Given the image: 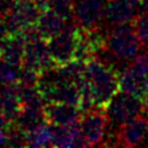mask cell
<instances>
[{"label": "cell", "mask_w": 148, "mask_h": 148, "mask_svg": "<svg viewBox=\"0 0 148 148\" xmlns=\"http://www.w3.org/2000/svg\"><path fill=\"white\" fill-rule=\"evenodd\" d=\"M0 46H1V49H3V59L22 66L26 41L21 34L12 35L8 41H5Z\"/></svg>", "instance_id": "obj_16"}, {"label": "cell", "mask_w": 148, "mask_h": 148, "mask_svg": "<svg viewBox=\"0 0 148 148\" xmlns=\"http://www.w3.org/2000/svg\"><path fill=\"white\" fill-rule=\"evenodd\" d=\"M142 112V100L123 91H119L106 109L109 122L115 128H119L130 120L140 116Z\"/></svg>", "instance_id": "obj_4"}, {"label": "cell", "mask_w": 148, "mask_h": 148, "mask_svg": "<svg viewBox=\"0 0 148 148\" xmlns=\"http://www.w3.org/2000/svg\"><path fill=\"white\" fill-rule=\"evenodd\" d=\"M20 100H21L22 108H29V109H43V106L46 104L40 90L37 89V86L21 85Z\"/></svg>", "instance_id": "obj_19"}, {"label": "cell", "mask_w": 148, "mask_h": 148, "mask_svg": "<svg viewBox=\"0 0 148 148\" xmlns=\"http://www.w3.org/2000/svg\"><path fill=\"white\" fill-rule=\"evenodd\" d=\"M74 0H49L48 9L61 15L66 20H73Z\"/></svg>", "instance_id": "obj_22"}, {"label": "cell", "mask_w": 148, "mask_h": 148, "mask_svg": "<svg viewBox=\"0 0 148 148\" xmlns=\"http://www.w3.org/2000/svg\"><path fill=\"white\" fill-rule=\"evenodd\" d=\"M141 46L142 43L131 22L112 26L108 32V49L117 59L127 61L135 58Z\"/></svg>", "instance_id": "obj_2"}, {"label": "cell", "mask_w": 148, "mask_h": 148, "mask_svg": "<svg viewBox=\"0 0 148 148\" xmlns=\"http://www.w3.org/2000/svg\"><path fill=\"white\" fill-rule=\"evenodd\" d=\"M109 123L106 110L91 109L83 111L79 120V128L89 147L106 146V131L109 128Z\"/></svg>", "instance_id": "obj_5"}, {"label": "cell", "mask_w": 148, "mask_h": 148, "mask_svg": "<svg viewBox=\"0 0 148 148\" xmlns=\"http://www.w3.org/2000/svg\"><path fill=\"white\" fill-rule=\"evenodd\" d=\"M40 77H41V73L38 71H36V69L31 68L29 66H22L18 83L22 86H37Z\"/></svg>", "instance_id": "obj_23"}, {"label": "cell", "mask_w": 148, "mask_h": 148, "mask_svg": "<svg viewBox=\"0 0 148 148\" xmlns=\"http://www.w3.org/2000/svg\"><path fill=\"white\" fill-rule=\"evenodd\" d=\"M67 20L61 15L56 14L51 9H45L41 11V15L37 21V27L42 35L43 40L48 41L63 30Z\"/></svg>", "instance_id": "obj_14"}, {"label": "cell", "mask_w": 148, "mask_h": 148, "mask_svg": "<svg viewBox=\"0 0 148 148\" xmlns=\"http://www.w3.org/2000/svg\"><path fill=\"white\" fill-rule=\"evenodd\" d=\"M8 145V136L5 132L0 131V147L1 146H6Z\"/></svg>", "instance_id": "obj_26"}, {"label": "cell", "mask_w": 148, "mask_h": 148, "mask_svg": "<svg viewBox=\"0 0 148 148\" xmlns=\"http://www.w3.org/2000/svg\"><path fill=\"white\" fill-rule=\"evenodd\" d=\"M85 77L94 95L95 109L106 110L114 96L120 91V73L100 58L92 57L85 62Z\"/></svg>", "instance_id": "obj_1"}, {"label": "cell", "mask_w": 148, "mask_h": 148, "mask_svg": "<svg viewBox=\"0 0 148 148\" xmlns=\"http://www.w3.org/2000/svg\"><path fill=\"white\" fill-rule=\"evenodd\" d=\"M105 17V4L103 0H74L73 20L84 30L100 27Z\"/></svg>", "instance_id": "obj_7"}, {"label": "cell", "mask_w": 148, "mask_h": 148, "mask_svg": "<svg viewBox=\"0 0 148 148\" xmlns=\"http://www.w3.org/2000/svg\"><path fill=\"white\" fill-rule=\"evenodd\" d=\"M142 105H143V112L148 115V90L142 98Z\"/></svg>", "instance_id": "obj_25"}, {"label": "cell", "mask_w": 148, "mask_h": 148, "mask_svg": "<svg viewBox=\"0 0 148 148\" xmlns=\"http://www.w3.org/2000/svg\"><path fill=\"white\" fill-rule=\"evenodd\" d=\"M26 147H51L49 123L41 126L34 131L25 132Z\"/></svg>", "instance_id": "obj_18"}, {"label": "cell", "mask_w": 148, "mask_h": 148, "mask_svg": "<svg viewBox=\"0 0 148 148\" xmlns=\"http://www.w3.org/2000/svg\"><path fill=\"white\" fill-rule=\"evenodd\" d=\"M77 125H73V126H61V125L49 123L51 147H64V148L73 147L74 128H75Z\"/></svg>", "instance_id": "obj_17"}, {"label": "cell", "mask_w": 148, "mask_h": 148, "mask_svg": "<svg viewBox=\"0 0 148 148\" xmlns=\"http://www.w3.org/2000/svg\"><path fill=\"white\" fill-rule=\"evenodd\" d=\"M140 5L145 9H148V0H140Z\"/></svg>", "instance_id": "obj_28"}, {"label": "cell", "mask_w": 148, "mask_h": 148, "mask_svg": "<svg viewBox=\"0 0 148 148\" xmlns=\"http://www.w3.org/2000/svg\"><path fill=\"white\" fill-rule=\"evenodd\" d=\"M12 31L9 26V22L6 17L0 16V45H3L5 41H8L12 36Z\"/></svg>", "instance_id": "obj_24"}, {"label": "cell", "mask_w": 148, "mask_h": 148, "mask_svg": "<svg viewBox=\"0 0 148 148\" xmlns=\"http://www.w3.org/2000/svg\"><path fill=\"white\" fill-rule=\"evenodd\" d=\"M119 83L120 91L131 94L141 100L148 90V78L136 73L130 67L125 69L122 73H120Z\"/></svg>", "instance_id": "obj_12"}, {"label": "cell", "mask_w": 148, "mask_h": 148, "mask_svg": "<svg viewBox=\"0 0 148 148\" xmlns=\"http://www.w3.org/2000/svg\"><path fill=\"white\" fill-rule=\"evenodd\" d=\"M131 24L142 46H148V9L138 12L133 17Z\"/></svg>", "instance_id": "obj_21"}, {"label": "cell", "mask_w": 148, "mask_h": 148, "mask_svg": "<svg viewBox=\"0 0 148 148\" xmlns=\"http://www.w3.org/2000/svg\"><path fill=\"white\" fill-rule=\"evenodd\" d=\"M135 17V8L122 0H108L105 4V18L110 26L131 22Z\"/></svg>", "instance_id": "obj_13"}, {"label": "cell", "mask_w": 148, "mask_h": 148, "mask_svg": "<svg viewBox=\"0 0 148 148\" xmlns=\"http://www.w3.org/2000/svg\"><path fill=\"white\" fill-rule=\"evenodd\" d=\"M43 112L48 123L73 126L79 122L82 117L80 108L66 103H47L43 106Z\"/></svg>", "instance_id": "obj_10"}, {"label": "cell", "mask_w": 148, "mask_h": 148, "mask_svg": "<svg viewBox=\"0 0 148 148\" xmlns=\"http://www.w3.org/2000/svg\"><path fill=\"white\" fill-rule=\"evenodd\" d=\"M122 1H125L126 4H128V5H131L133 8H137V5L140 4V0H122Z\"/></svg>", "instance_id": "obj_27"}, {"label": "cell", "mask_w": 148, "mask_h": 148, "mask_svg": "<svg viewBox=\"0 0 148 148\" xmlns=\"http://www.w3.org/2000/svg\"><path fill=\"white\" fill-rule=\"evenodd\" d=\"M116 146L137 147L148 145V115L142 112L140 116L121 125L115 132Z\"/></svg>", "instance_id": "obj_6"}, {"label": "cell", "mask_w": 148, "mask_h": 148, "mask_svg": "<svg viewBox=\"0 0 148 148\" xmlns=\"http://www.w3.org/2000/svg\"><path fill=\"white\" fill-rule=\"evenodd\" d=\"M42 9L36 0H16L10 15L6 16L14 35L20 34L26 27L37 25Z\"/></svg>", "instance_id": "obj_8"}, {"label": "cell", "mask_w": 148, "mask_h": 148, "mask_svg": "<svg viewBox=\"0 0 148 148\" xmlns=\"http://www.w3.org/2000/svg\"><path fill=\"white\" fill-rule=\"evenodd\" d=\"M22 66H29L40 73L54 68L56 64L51 57L47 41L40 40L26 43Z\"/></svg>", "instance_id": "obj_9"}, {"label": "cell", "mask_w": 148, "mask_h": 148, "mask_svg": "<svg viewBox=\"0 0 148 148\" xmlns=\"http://www.w3.org/2000/svg\"><path fill=\"white\" fill-rule=\"evenodd\" d=\"M14 123L18 128H21L24 132L34 131L41 126L47 125L48 121L46 119V115L43 112V109H29L22 108L18 112L16 119L14 120Z\"/></svg>", "instance_id": "obj_15"}, {"label": "cell", "mask_w": 148, "mask_h": 148, "mask_svg": "<svg viewBox=\"0 0 148 148\" xmlns=\"http://www.w3.org/2000/svg\"><path fill=\"white\" fill-rule=\"evenodd\" d=\"M21 68H22L21 64L11 63L1 58L0 59V83L6 85L18 82Z\"/></svg>", "instance_id": "obj_20"}, {"label": "cell", "mask_w": 148, "mask_h": 148, "mask_svg": "<svg viewBox=\"0 0 148 148\" xmlns=\"http://www.w3.org/2000/svg\"><path fill=\"white\" fill-rule=\"evenodd\" d=\"M20 83L6 84L0 90V112L14 121L22 109L20 100Z\"/></svg>", "instance_id": "obj_11"}, {"label": "cell", "mask_w": 148, "mask_h": 148, "mask_svg": "<svg viewBox=\"0 0 148 148\" xmlns=\"http://www.w3.org/2000/svg\"><path fill=\"white\" fill-rule=\"evenodd\" d=\"M3 58V49H1V46H0V59Z\"/></svg>", "instance_id": "obj_29"}, {"label": "cell", "mask_w": 148, "mask_h": 148, "mask_svg": "<svg viewBox=\"0 0 148 148\" xmlns=\"http://www.w3.org/2000/svg\"><path fill=\"white\" fill-rule=\"evenodd\" d=\"M79 34V26L75 22H66L63 30L47 41L49 53L56 67L63 66L75 59V46Z\"/></svg>", "instance_id": "obj_3"}]
</instances>
